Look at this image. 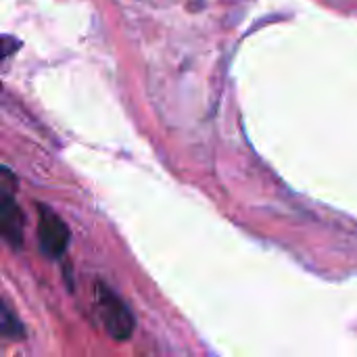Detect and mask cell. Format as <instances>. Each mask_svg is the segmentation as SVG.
I'll list each match as a JSON object with an SVG mask.
<instances>
[{
    "instance_id": "obj_3",
    "label": "cell",
    "mask_w": 357,
    "mask_h": 357,
    "mask_svg": "<svg viewBox=\"0 0 357 357\" xmlns=\"http://www.w3.org/2000/svg\"><path fill=\"white\" fill-rule=\"evenodd\" d=\"M23 228L25 220L21 213V207L17 205L13 190L2 186V199H0V234L2 238L13 247L21 249L23 247Z\"/></svg>"
},
{
    "instance_id": "obj_4",
    "label": "cell",
    "mask_w": 357,
    "mask_h": 357,
    "mask_svg": "<svg viewBox=\"0 0 357 357\" xmlns=\"http://www.w3.org/2000/svg\"><path fill=\"white\" fill-rule=\"evenodd\" d=\"M0 328H2V335L6 339H13V341H21L25 337V328L21 324V320L17 318V314L10 310L8 303H2V316H0Z\"/></svg>"
},
{
    "instance_id": "obj_1",
    "label": "cell",
    "mask_w": 357,
    "mask_h": 357,
    "mask_svg": "<svg viewBox=\"0 0 357 357\" xmlns=\"http://www.w3.org/2000/svg\"><path fill=\"white\" fill-rule=\"evenodd\" d=\"M94 299L105 331L115 341H128L134 333L136 320L128 310V305L123 303V299L113 289H109L102 280L94 282Z\"/></svg>"
},
{
    "instance_id": "obj_2",
    "label": "cell",
    "mask_w": 357,
    "mask_h": 357,
    "mask_svg": "<svg viewBox=\"0 0 357 357\" xmlns=\"http://www.w3.org/2000/svg\"><path fill=\"white\" fill-rule=\"evenodd\" d=\"M69 238H71V232L67 224L63 222V218L54 213L50 207L40 205L38 207V243H40L42 253L50 259L63 257L69 247Z\"/></svg>"
}]
</instances>
